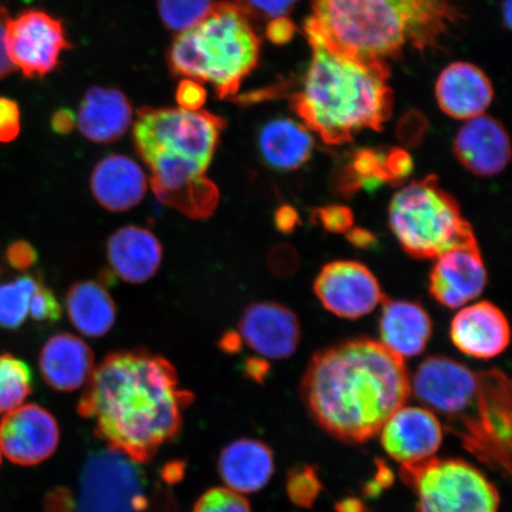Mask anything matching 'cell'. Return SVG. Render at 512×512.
Listing matches in <instances>:
<instances>
[{"label": "cell", "mask_w": 512, "mask_h": 512, "mask_svg": "<svg viewBox=\"0 0 512 512\" xmlns=\"http://www.w3.org/2000/svg\"><path fill=\"white\" fill-rule=\"evenodd\" d=\"M286 491L293 504L300 508H311L322 491V483L312 466L300 465L288 473Z\"/></svg>", "instance_id": "cell-31"}, {"label": "cell", "mask_w": 512, "mask_h": 512, "mask_svg": "<svg viewBox=\"0 0 512 512\" xmlns=\"http://www.w3.org/2000/svg\"><path fill=\"white\" fill-rule=\"evenodd\" d=\"M226 120L207 111L140 108L134 145L147 168H185L206 172L219 147Z\"/></svg>", "instance_id": "cell-8"}, {"label": "cell", "mask_w": 512, "mask_h": 512, "mask_svg": "<svg viewBox=\"0 0 512 512\" xmlns=\"http://www.w3.org/2000/svg\"><path fill=\"white\" fill-rule=\"evenodd\" d=\"M338 512H366L363 503L355 498L344 499L337 505Z\"/></svg>", "instance_id": "cell-49"}, {"label": "cell", "mask_w": 512, "mask_h": 512, "mask_svg": "<svg viewBox=\"0 0 512 512\" xmlns=\"http://www.w3.org/2000/svg\"><path fill=\"white\" fill-rule=\"evenodd\" d=\"M310 66L292 107L324 143L344 145L363 131H381L393 112L389 64L364 60L332 46L307 19Z\"/></svg>", "instance_id": "cell-3"}, {"label": "cell", "mask_w": 512, "mask_h": 512, "mask_svg": "<svg viewBox=\"0 0 512 512\" xmlns=\"http://www.w3.org/2000/svg\"><path fill=\"white\" fill-rule=\"evenodd\" d=\"M34 376L27 363L11 354L0 355V414L24 405L32 393Z\"/></svg>", "instance_id": "cell-28"}, {"label": "cell", "mask_w": 512, "mask_h": 512, "mask_svg": "<svg viewBox=\"0 0 512 512\" xmlns=\"http://www.w3.org/2000/svg\"><path fill=\"white\" fill-rule=\"evenodd\" d=\"M450 335L454 347L479 360L501 355L510 342V326L499 307L477 302L460 307L453 317Z\"/></svg>", "instance_id": "cell-18"}, {"label": "cell", "mask_w": 512, "mask_h": 512, "mask_svg": "<svg viewBox=\"0 0 512 512\" xmlns=\"http://www.w3.org/2000/svg\"><path fill=\"white\" fill-rule=\"evenodd\" d=\"M194 400L166 358L146 350L118 351L94 369L78 413L93 422L107 447L144 465L178 437Z\"/></svg>", "instance_id": "cell-1"}, {"label": "cell", "mask_w": 512, "mask_h": 512, "mask_svg": "<svg viewBox=\"0 0 512 512\" xmlns=\"http://www.w3.org/2000/svg\"><path fill=\"white\" fill-rule=\"evenodd\" d=\"M389 226L405 251L418 259H437L476 240L456 198L428 176L403 185L389 206Z\"/></svg>", "instance_id": "cell-6"}, {"label": "cell", "mask_w": 512, "mask_h": 512, "mask_svg": "<svg viewBox=\"0 0 512 512\" xmlns=\"http://www.w3.org/2000/svg\"><path fill=\"white\" fill-rule=\"evenodd\" d=\"M217 470L226 488L243 496L255 494L270 483L273 452L262 441L238 439L223 448Z\"/></svg>", "instance_id": "cell-24"}, {"label": "cell", "mask_w": 512, "mask_h": 512, "mask_svg": "<svg viewBox=\"0 0 512 512\" xmlns=\"http://www.w3.org/2000/svg\"><path fill=\"white\" fill-rule=\"evenodd\" d=\"M511 10V0H504L502 6V18L505 25H507V28L511 27Z\"/></svg>", "instance_id": "cell-50"}, {"label": "cell", "mask_w": 512, "mask_h": 512, "mask_svg": "<svg viewBox=\"0 0 512 512\" xmlns=\"http://www.w3.org/2000/svg\"><path fill=\"white\" fill-rule=\"evenodd\" d=\"M21 132V111L15 100L0 96V143H11Z\"/></svg>", "instance_id": "cell-36"}, {"label": "cell", "mask_w": 512, "mask_h": 512, "mask_svg": "<svg viewBox=\"0 0 512 512\" xmlns=\"http://www.w3.org/2000/svg\"><path fill=\"white\" fill-rule=\"evenodd\" d=\"M50 126L57 134H69L76 126V114L69 108H60L51 117Z\"/></svg>", "instance_id": "cell-45"}, {"label": "cell", "mask_w": 512, "mask_h": 512, "mask_svg": "<svg viewBox=\"0 0 512 512\" xmlns=\"http://www.w3.org/2000/svg\"><path fill=\"white\" fill-rule=\"evenodd\" d=\"M5 260L14 270L27 271L36 264L38 254L29 242L18 240L6 249Z\"/></svg>", "instance_id": "cell-38"}, {"label": "cell", "mask_w": 512, "mask_h": 512, "mask_svg": "<svg viewBox=\"0 0 512 512\" xmlns=\"http://www.w3.org/2000/svg\"><path fill=\"white\" fill-rule=\"evenodd\" d=\"M488 285V271L477 241L462 243L435 259L430 274L432 297L448 309L476 300Z\"/></svg>", "instance_id": "cell-14"}, {"label": "cell", "mask_w": 512, "mask_h": 512, "mask_svg": "<svg viewBox=\"0 0 512 512\" xmlns=\"http://www.w3.org/2000/svg\"><path fill=\"white\" fill-rule=\"evenodd\" d=\"M194 512H252L245 496L224 486L210 489L198 498Z\"/></svg>", "instance_id": "cell-32"}, {"label": "cell", "mask_w": 512, "mask_h": 512, "mask_svg": "<svg viewBox=\"0 0 512 512\" xmlns=\"http://www.w3.org/2000/svg\"><path fill=\"white\" fill-rule=\"evenodd\" d=\"M261 41L242 0H221L196 27L172 42V75L208 82L219 99L238 94L243 80L258 67Z\"/></svg>", "instance_id": "cell-5"}, {"label": "cell", "mask_w": 512, "mask_h": 512, "mask_svg": "<svg viewBox=\"0 0 512 512\" xmlns=\"http://www.w3.org/2000/svg\"><path fill=\"white\" fill-rule=\"evenodd\" d=\"M379 328L380 343L401 360L420 355L433 332L428 312L408 300L386 302L382 307Z\"/></svg>", "instance_id": "cell-25"}, {"label": "cell", "mask_w": 512, "mask_h": 512, "mask_svg": "<svg viewBox=\"0 0 512 512\" xmlns=\"http://www.w3.org/2000/svg\"><path fill=\"white\" fill-rule=\"evenodd\" d=\"M270 363L262 357L248 358L245 363V371L249 379L256 382H262L266 379L268 373H270Z\"/></svg>", "instance_id": "cell-46"}, {"label": "cell", "mask_w": 512, "mask_h": 512, "mask_svg": "<svg viewBox=\"0 0 512 512\" xmlns=\"http://www.w3.org/2000/svg\"><path fill=\"white\" fill-rule=\"evenodd\" d=\"M307 411L332 437L366 443L411 396L405 362L367 338L317 352L302 381Z\"/></svg>", "instance_id": "cell-2"}, {"label": "cell", "mask_w": 512, "mask_h": 512, "mask_svg": "<svg viewBox=\"0 0 512 512\" xmlns=\"http://www.w3.org/2000/svg\"><path fill=\"white\" fill-rule=\"evenodd\" d=\"M130 100L118 88L94 86L81 101L76 126L96 144L117 142L132 125Z\"/></svg>", "instance_id": "cell-20"}, {"label": "cell", "mask_w": 512, "mask_h": 512, "mask_svg": "<svg viewBox=\"0 0 512 512\" xmlns=\"http://www.w3.org/2000/svg\"><path fill=\"white\" fill-rule=\"evenodd\" d=\"M400 473L416 496L414 512H498L496 486L465 460L433 457Z\"/></svg>", "instance_id": "cell-9"}, {"label": "cell", "mask_w": 512, "mask_h": 512, "mask_svg": "<svg viewBox=\"0 0 512 512\" xmlns=\"http://www.w3.org/2000/svg\"><path fill=\"white\" fill-rule=\"evenodd\" d=\"M94 362L88 344L70 334L49 338L38 360L44 381L50 388L64 393L86 387L94 373Z\"/></svg>", "instance_id": "cell-22"}, {"label": "cell", "mask_w": 512, "mask_h": 512, "mask_svg": "<svg viewBox=\"0 0 512 512\" xmlns=\"http://www.w3.org/2000/svg\"><path fill=\"white\" fill-rule=\"evenodd\" d=\"M379 434L384 451L401 465L433 458L443 443V425L425 407L402 406L384 422Z\"/></svg>", "instance_id": "cell-15"}, {"label": "cell", "mask_w": 512, "mask_h": 512, "mask_svg": "<svg viewBox=\"0 0 512 512\" xmlns=\"http://www.w3.org/2000/svg\"><path fill=\"white\" fill-rule=\"evenodd\" d=\"M9 18L8 9L4 5H0V80L15 72V67L12 66L5 47V28Z\"/></svg>", "instance_id": "cell-43"}, {"label": "cell", "mask_w": 512, "mask_h": 512, "mask_svg": "<svg viewBox=\"0 0 512 512\" xmlns=\"http://www.w3.org/2000/svg\"><path fill=\"white\" fill-rule=\"evenodd\" d=\"M347 234L351 245L357 248L367 249L375 245L376 236L370 230L352 227Z\"/></svg>", "instance_id": "cell-47"}, {"label": "cell", "mask_w": 512, "mask_h": 512, "mask_svg": "<svg viewBox=\"0 0 512 512\" xmlns=\"http://www.w3.org/2000/svg\"><path fill=\"white\" fill-rule=\"evenodd\" d=\"M213 6V0H157V9L165 28L179 34L201 23Z\"/></svg>", "instance_id": "cell-30"}, {"label": "cell", "mask_w": 512, "mask_h": 512, "mask_svg": "<svg viewBox=\"0 0 512 512\" xmlns=\"http://www.w3.org/2000/svg\"><path fill=\"white\" fill-rule=\"evenodd\" d=\"M29 316L38 323H55L62 317V307L55 294L42 284L32 294Z\"/></svg>", "instance_id": "cell-34"}, {"label": "cell", "mask_w": 512, "mask_h": 512, "mask_svg": "<svg viewBox=\"0 0 512 512\" xmlns=\"http://www.w3.org/2000/svg\"><path fill=\"white\" fill-rule=\"evenodd\" d=\"M40 285V281L28 274L0 285V328H21L29 316L32 294Z\"/></svg>", "instance_id": "cell-29"}, {"label": "cell", "mask_w": 512, "mask_h": 512, "mask_svg": "<svg viewBox=\"0 0 512 512\" xmlns=\"http://www.w3.org/2000/svg\"><path fill=\"white\" fill-rule=\"evenodd\" d=\"M435 98L448 117L466 121L488 110L495 91L488 75L475 64L454 62L440 73Z\"/></svg>", "instance_id": "cell-19"}, {"label": "cell", "mask_w": 512, "mask_h": 512, "mask_svg": "<svg viewBox=\"0 0 512 512\" xmlns=\"http://www.w3.org/2000/svg\"><path fill=\"white\" fill-rule=\"evenodd\" d=\"M312 220L326 232L334 234L348 233L354 227V213L342 204H330L316 209L312 213Z\"/></svg>", "instance_id": "cell-33"}, {"label": "cell", "mask_w": 512, "mask_h": 512, "mask_svg": "<svg viewBox=\"0 0 512 512\" xmlns=\"http://www.w3.org/2000/svg\"><path fill=\"white\" fill-rule=\"evenodd\" d=\"M411 393L445 420L447 430L462 440L467 451L484 458L491 403L478 374L452 358L428 357L411 379Z\"/></svg>", "instance_id": "cell-7"}, {"label": "cell", "mask_w": 512, "mask_h": 512, "mask_svg": "<svg viewBox=\"0 0 512 512\" xmlns=\"http://www.w3.org/2000/svg\"><path fill=\"white\" fill-rule=\"evenodd\" d=\"M6 53L24 78L36 79L59 67L63 51L72 49L63 23L41 10L28 9L9 18L5 28Z\"/></svg>", "instance_id": "cell-11"}, {"label": "cell", "mask_w": 512, "mask_h": 512, "mask_svg": "<svg viewBox=\"0 0 512 512\" xmlns=\"http://www.w3.org/2000/svg\"><path fill=\"white\" fill-rule=\"evenodd\" d=\"M242 344L243 342L238 332L230 331L221 338L220 348L228 352V354H235V352H239L242 349Z\"/></svg>", "instance_id": "cell-48"}, {"label": "cell", "mask_w": 512, "mask_h": 512, "mask_svg": "<svg viewBox=\"0 0 512 512\" xmlns=\"http://www.w3.org/2000/svg\"><path fill=\"white\" fill-rule=\"evenodd\" d=\"M384 174L388 184L399 185L407 181L413 171V160L409 153L402 149L383 152Z\"/></svg>", "instance_id": "cell-35"}, {"label": "cell", "mask_w": 512, "mask_h": 512, "mask_svg": "<svg viewBox=\"0 0 512 512\" xmlns=\"http://www.w3.org/2000/svg\"><path fill=\"white\" fill-rule=\"evenodd\" d=\"M299 219L298 211L287 204L278 208L274 215L275 227L285 234L294 232L299 224Z\"/></svg>", "instance_id": "cell-44"}, {"label": "cell", "mask_w": 512, "mask_h": 512, "mask_svg": "<svg viewBox=\"0 0 512 512\" xmlns=\"http://www.w3.org/2000/svg\"><path fill=\"white\" fill-rule=\"evenodd\" d=\"M66 307L70 322L87 337L107 335L117 320V306L111 294L96 281H80L70 287Z\"/></svg>", "instance_id": "cell-27"}, {"label": "cell", "mask_w": 512, "mask_h": 512, "mask_svg": "<svg viewBox=\"0 0 512 512\" xmlns=\"http://www.w3.org/2000/svg\"><path fill=\"white\" fill-rule=\"evenodd\" d=\"M299 0H246V6L267 18L288 17Z\"/></svg>", "instance_id": "cell-39"}, {"label": "cell", "mask_w": 512, "mask_h": 512, "mask_svg": "<svg viewBox=\"0 0 512 512\" xmlns=\"http://www.w3.org/2000/svg\"><path fill=\"white\" fill-rule=\"evenodd\" d=\"M313 287L325 309L345 319L367 316L384 302L379 280L357 261L330 262L319 272Z\"/></svg>", "instance_id": "cell-12"}, {"label": "cell", "mask_w": 512, "mask_h": 512, "mask_svg": "<svg viewBox=\"0 0 512 512\" xmlns=\"http://www.w3.org/2000/svg\"><path fill=\"white\" fill-rule=\"evenodd\" d=\"M270 265L274 273H293L299 265L298 254L290 246H279L278 248H274Z\"/></svg>", "instance_id": "cell-41"}, {"label": "cell", "mask_w": 512, "mask_h": 512, "mask_svg": "<svg viewBox=\"0 0 512 512\" xmlns=\"http://www.w3.org/2000/svg\"><path fill=\"white\" fill-rule=\"evenodd\" d=\"M315 140L303 123L290 118H278L262 126L258 149L266 165L277 171L302 168L312 156Z\"/></svg>", "instance_id": "cell-26"}, {"label": "cell", "mask_w": 512, "mask_h": 512, "mask_svg": "<svg viewBox=\"0 0 512 512\" xmlns=\"http://www.w3.org/2000/svg\"><path fill=\"white\" fill-rule=\"evenodd\" d=\"M76 497L72 491L56 488L50 491L44 501L46 512H75Z\"/></svg>", "instance_id": "cell-42"}, {"label": "cell", "mask_w": 512, "mask_h": 512, "mask_svg": "<svg viewBox=\"0 0 512 512\" xmlns=\"http://www.w3.org/2000/svg\"><path fill=\"white\" fill-rule=\"evenodd\" d=\"M460 17L453 0H312L309 19L337 49L388 64L437 49Z\"/></svg>", "instance_id": "cell-4"}, {"label": "cell", "mask_w": 512, "mask_h": 512, "mask_svg": "<svg viewBox=\"0 0 512 512\" xmlns=\"http://www.w3.org/2000/svg\"><path fill=\"white\" fill-rule=\"evenodd\" d=\"M176 100L182 110L200 111L202 106L206 104V88L195 80L183 79L178 85Z\"/></svg>", "instance_id": "cell-37"}, {"label": "cell", "mask_w": 512, "mask_h": 512, "mask_svg": "<svg viewBox=\"0 0 512 512\" xmlns=\"http://www.w3.org/2000/svg\"><path fill=\"white\" fill-rule=\"evenodd\" d=\"M453 151L459 163L479 177L501 174L511 159L508 131L488 114L465 121L454 139Z\"/></svg>", "instance_id": "cell-17"}, {"label": "cell", "mask_w": 512, "mask_h": 512, "mask_svg": "<svg viewBox=\"0 0 512 512\" xmlns=\"http://www.w3.org/2000/svg\"><path fill=\"white\" fill-rule=\"evenodd\" d=\"M107 259L114 275L125 283L143 284L158 272L163 247L149 229L123 227L108 239Z\"/></svg>", "instance_id": "cell-21"}, {"label": "cell", "mask_w": 512, "mask_h": 512, "mask_svg": "<svg viewBox=\"0 0 512 512\" xmlns=\"http://www.w3.org/2000/svg\"><path fill=\"white\" fill-rule=\"evenodd\" d=\"M91 189L102 208L123 213L143 201L147 179L144 170L132 158L110 155L95 165Z\"/></svg>", "instance_id": "cell-23"}, {"label": "cell", "mask_w": 512, "mask_h": 512, "mask_svg": "<svg viewBox=\"0 0 512 512\" xmlns=\"http://www.w3.org/2000/svg\"><path fill=\"white\" fill-rule=\"evenodd\" d=\"M242 342L265 360H285L300 343L299 320L287 307L277 303L249 305L240 319Z\"/></svg>", "instance_id": "cell-16"}, {"label": "cell", "mask_w": 512, "mask_h": 512, "mask_svg": "<svg viewBox=\"0 0 512 512\" xmlns=\"http://www.w3.org/2000/svg\"><path fill=\"white\" fill-rule=\"evenodd\" d=\"M149 507L140 464L113 448L89 456L75 512H144Z\"/></svg>", "instance_id": "cell-10"}, {"label": "cell", "mask_w": 512, "mask_h": 512, "mask_svg": "<svg viewBox=\"0 0 512 512\" xmlns=\"http://www.w3.org/2000/svg\"><path fill=\"white\" fill-rule=\"evenodd\" d=\"M296 34V25L288 17L270 19L266 27V37L277 46H284L292 41Z\"/></svg>", "instance_id": "cell-40"}, {"label": "cell", "mask_w": 512, "mask_h": 512, "mask_svg": "<svg viewBox=\"0 0 512 512\" xmlns=\"http://www.w3.org/2000/svg\"><path fill=\"white\" fill-rule=\"evenodd\" d=\"M0 464H2V450H0Z\"/></svg>", "instance_id": "cell-51"}, {"label": "cell", "mask_w": 512, "mask_h": 512, "mask_svg": "<svg viewBox=\"0 0 512 512\" xmlns=\"http://www.w3.org/2000/svg\"><path fill=\"white\" fill-rule=\"evenodd\" d=\"M60 426L55 416L38 405H22L0 421V450L11 463L35 466L46 462L59 447Z\"/></svg>", "instance_id": "cell-13"}]
</instances>
